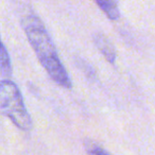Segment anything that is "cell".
<instances>
[{
    "instance_id": "3957f363",
    "label": "cell",
    "mask_w": 155,
    "mask_h": 155,
    "mask_svg": "<svg viewBox=\"0 0 155 155\" xmlns=\"http://www.w3.org/2000/svg\"><path fill=\"white\" fill-rule=\"evenodd\" d=\"M94 43H95L97 49L100 51V53L104 56L106 61L110 64H115L117 58L116 49H115L114 45L110 41V39L106 36L105 34L101 32H97L94 34L93 36Z\"/></svg>"
},
{
    "instance_id": "5b68a950",
    "label": "cell",
    "mask_w": 155,
    "mask_h": 155,
    "mask_svg": "<svg viewBox=\"0 0 155 155\" xmlns=\"http://www.w3.org/2000/svg\"><path fill=\"white\" fill-rule=\"evenodd\" d=\"M0 67H1V77L2 80H10L12 77V64L11 58L8 52V49L5 44L1 45V52H0Z\"/></svg>"
},
{
    "instance_id": "6da1fadb",
    "label": "cell",
    "mask_w": 155,
    "mask_h": 155,
    "mask_svg": "<svg viewBox=\"0 0 155 155\" xmlns=\"http://www.w3.org/2000/svg\"><path fill=\"white\" fill-rule=\"evenodd\" d=\"M21 25L31 47L49 77L58 85L70 89L72 82L44 22L36 15L30 14L22 18Z\"/></svg>"
},
{
    "instance_id": "277c9868",
    "label": "cell",
    "mask_w": 155,
    "mask_h": 155,
    "mask_svg": "<svg viewBox=\"0 0 155 155\" xmlns=\"http://www.w3.org/2000/svg\"><path fill=\"white\" fill-rule=\"evenodd\" d=\"M95 2L108 19L117 20L120 17V11L116 0H95Z\"/></svg>"
},
{
    "instance_id": "7a4b0ae2",
    "label": "cell",
    "mask_w": 155,
    "mask_h": 155,
    "mask_svg": "<svg viewBox=\"0 0 155 155\" xmlns=\"http://www.w3.org/2000/svg\"><path fill=\"white\" fill-rule=\"evenodd\" d=\"M0 106L1 112L18 129L31 131L32 119L25 105L24 98L18 86L11 80H2L0 85Z\"/></svg>"
},
{
    "instance_id": "8992f818",
    "label": "cell",
    "mask_w": 155,
    "mask_h": 155,
    "mask_svg": "<svg viewBox=\"0 0 155 155\" xmlns=\"http://www.w3.org/2000/svg\"><path fill=\"white\" fill-rule=\"evenodd\" d=\"M84 147L88 155H110L102 147L91 139H86L84 141Z\"/></svg>"
}]
</instances>
